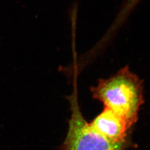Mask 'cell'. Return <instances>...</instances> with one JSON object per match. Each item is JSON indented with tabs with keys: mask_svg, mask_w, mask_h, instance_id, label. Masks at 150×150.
Instances as JSON below:
<instances>
[{
	"mask_svg": "<svg viewBox=\"0 0 150 150\" xmlns=\"http://www.w3.org/2000/svg\"><path fill=\"white\" fill-rule=\"evenodd\" d=\"M91 92L106 107L124 118L132 126L138 120L141 106L144 103L142 82L128 66L112 77L98 81Z\"/></svg>",
	"mask_w": 150,
	"mask_h": 150,
	"instance_id": "obj_1",
	"label": "cell"
},
{
	"mask_svg": "<svg viewBox=\"0 0 150 150\" xmlns=\"http://www.w3.org/2000/svg\"><path fill=\"white\" fill-rule=\"evenodd\" d=\"M71 116L61 150H123L127 144L113 142L105 137L87 122L81 112L75 92L68 97Z\"/></svg>",
	"mask_w": 150,
	"mask_h": 150,
	"instance_id": "obj_2",
	"label": "cell"
},
{
	"mask_svg": "<svg viewBox=\"0 0 150 150\" xmlns=\"http://www.w3.org/2000/svg\"><path fill=\"white\" fill-rule=\"evenodd\" d=\"M90 123L93 129L110 141L127 144L128 132L131 127L124 118L109 108L104 107L102 112Z\"/></svg>",
	"mask_w": 150,
	"mask_h": 150,
	"instance_id": "obj_3",
	"label": "cell"
},
{
	"mask_svg": "<svg viewBox=\"0 0 150 150\" xmlns=\"http://www.w3.org/2000/svg\"><path fill=\"white\" fill-rule=\"evenodd\" d=\"M141 1V0H125L122 5L118 11V13L116 15L113 25L118 28L122 25Z\"/></svg>",
	"mask_w": 150,
	"mask_h": 150,
	"instance_id": "obj_4",
	"label": "cell"
}]
</instances>
